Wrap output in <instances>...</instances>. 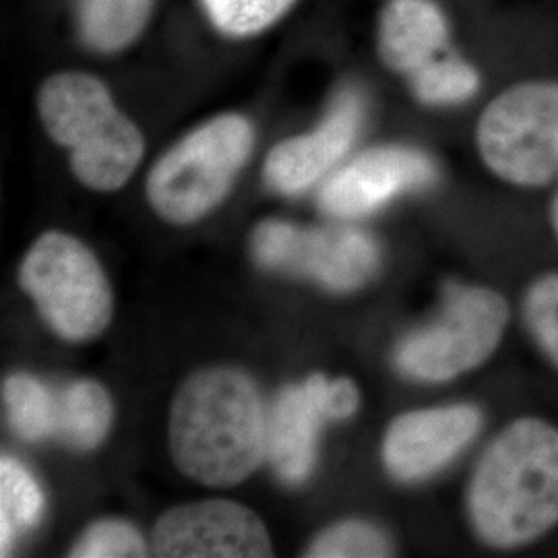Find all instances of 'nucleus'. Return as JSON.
<instances>
[{
  "instance_id": "obj_4",
  "label": "nucleus",
  "mask_w": 558,
  "mask_h": 558,
  "mask_svg": "<svg viewBox=\"0 0 558 558\" xmlns=\"http://www.w3.org/2000/svg\"><path fill=\"white\" fill-rule=\"evenodd\" d=\"M511 306L495 288L447 283L439 313L399 339L393 364L401 377L440 385L470 375L497 354Z\"/></svg>"
},
{
  "instance_id": "obj_22",
  "label": "nucleus",
  "mask_w": 558,
  "mask_h": 558,
  "mask_svg": "<svg viewBox=\"0 0 558 558\" xmlns=\"http://www.w3.org/2000/svg\"><path fill=\"white\" fill-rule=\"evenodd\" d=\"M221 34L246 38L260 34L292 7L294 0H201Z\"/></svg>"
},
{
  "instance_id": "obj_15",
  "label": "nucleus",
  "mask_w": 558,
  "mask_h": 558,
  "mask_svg": "<svg viewBox=\"0 0 558 558\" xmlns=\"http://www.w3.org/2000/svg\"><path fill=\"white\" fill-rule=\"evenodd\" d=\"M112 399L98 380H75L59 391L57 439L80 451H92L112 426Z\"/></svg>"
},
{
  "instance_id": "obj_5",
  "label": "nucleus",
  "mask_w": 558,
  "mask_h": 558,
  "mask_svg": "<svg viewBox=\"0 0 558 558\" xmlns=\"http://www.w3.org/2000/svg\"><path fill=\"white\" fill-rule=\"evenodd\" d=\"M255 133L239 114L205 122L163 154L147 177V199L161 220L193 223L218 207L253 151Z\"/></svg>"
},
{
  "instance_id": "obj_2",
  "label": "nucleus",
  "mask_w": 558,
  "mask_h": 558,
  "mask_svg": "<svg viewBox=\"0 0 558 558\" xmlns=\"http://www.w3.org/2000/svg\"><path fill=\"white\" fill-rule=\"evenodd\" d=\"M269 414L259 387L232 366L197 371L170 408V456L180 474L211 488L253 476L267 459Z\"/></svg>"
},
{
  "instance_id": "obj_14",
  "label": "nucleus",
  "mask_w": 558,
  "mask_h": 558,
  "mask_svg": "<svg viewBox=\"0 0 558 558\" xmlns=\"http://www.w3.org/2000/svg\"><path fill=\"white\" fill-rule=\"evenodd\" d=\"M449 23L435 0H389L380 11L377 48L383 64L414 75L447 54Z\"/></svg>"
},
{
  "instance_id": "obj_18",
  "label": "nucleus",
  "mask_w": 558,
  "mask_h": 558,
  "mask_svg": "<svg viewBox=\"0 0 558 558\" xmlns=\"http://www.w3.org/2000/svg\"><path fill=\"white\" fill-rule=\"evenodd\" d=\"M154 0H85L81 7L83 38L96 50L112 52L140 36Z\"/></svg>"
},
{
  "instance_id": "obj_9",
  "label": "nucleus",
  "mask_w": 558,
  "mask_h": 558,
  "mask_svg": "<svg viewBox=\"0 0 558 558\" xmlns=\"http://www.w3.org/2000/svg\"><path fill=\"white\" fill-rule=\"evenodd\" d=\"M360 391L350 379L311 375L279 393L267 424V461L286 484L311 478L319 456L320 428L327 422L352 418Z\"/></svg>"
},
{
  "instance_id": "obj_24",
  "label": "nucleus",
  "mask_w": 558,
  "mask_h": 558,
  "mask_svg": "<svg viewBox=\"0 0 558 558\" xmlns=\"http://www.w3.org/2000/svg\"><path fill=\"white\" fill-rule=\"evenodd\" d=\"M548 221H550V228L555 232V239L558 240V191L555 193V197L550 201V209H548Z\"/></svg>"
},
{
  "instance_id": "obj_16",
  "label": "nucleus",
  "mask_w": 558,
  "mask_h": 558,
  "mask_svg": "<svg viewBox=\"0 0 558 558\" xmlns=\"http://www.w3.org/2000/svg\"><path fill=\"white\" fill-rule=\"evenodd\" d=\"M11 430L27 442L52 439L59 430V391L34 375L17 373L2 385Z\"/></svg>"
},
{
  "instance_id": "obj_11",
  "label": "nucleus",
  "mask_w": 558,
  "mask_h": 558,
  "mask_svg": "<svg viewBox=\"0 0 558 558\" xmlns=\"http://www.w3.org/2000/svg\"><path fill=\"white\" fill-rule=\"evenodd\" d=\"M482 426L484 414L474 403H447L399 414L380 445L385 472L401 484L433 478L478 439Z\"/></svg>"
},
{
  "instance_id": "obj_7",
  "label": "nucleus",
  "mask_w": 558,
  "mask_h": 558,
  "mask_svg": "<svg viewBox=\"0 0 558 558\" xmlns=\"http://www.w3.org/2000/svg\"><path fill=\"white\" fill-rule=\"evenodd\" d=\"M20 281L41 319L66 341L98 338L112 320L114 299L100 260L75 236L41 234L21 263Z\"/></svg>"
},
{
  "instance_id": "obj_13",
  "label": "nucleus",
  "mask_w": 558,
  "mask_h": 558,
  "mask_svg": "<svg viewBox=\"0 0 558 558\" xmlns=\"http://www.w3.org/2000/svg\"><path fill=\"white\" fill-rule=\"evenodd\" d=\"M366 106L359 89H343L319 126L283 141L265 161V182L281 195H300L319 182L359 140Z\"/></svg>"
},
{
  "instance_id": "obj_8",
  "label": "nucleus",
  "mask_w": 558,
  "mask_h": 558,
  "mask_svg": "<svg viewBox=\"0 0 558 558\" xmlns=\"http://www.w3.org/2000/svg\"><path fill=\"white\" fill-rule=\"evenodd\" d=\"M260 267L319 281L333 292H354L379 274V240L356 228H299L286 221L259 223L251 239Z\"/></svg>"
},
{
  "instance_id": "obj_3",
  "label": "nucleus",
  "mask_w": 558,
  "mask_h": 558,
  "mask_svg": "<svg viewBox=\"0 0 558 558\" xmlns=\"http://www.w3.org/2000/svg\"><path fill=\"white\" fill-rule=\"evenodd\" d=\"M38 112L46 133L71 149V168L87 189L110 193L137 170L145 143L140 129L120 114L101 81L59 73L41 85Z\"/></svg>"
},
{
  "instance_id": "obj_21",
  "label": "nucleus",
  "mask_w": 558,
  "mask_h": 558,
  "mask_svg": "<svg viewBox=\"0 0 558 558\" xmlns=\"http://www.w3.org/2000/svg\"><path fill=\"white\" fill-rule=\"evenodd\" d=\"M304 555L308 558H385L396 555V546L377 523L345 519L323 530Z\"/></svg>"
},
{
  "instance_id": "obj_19",
  "label": "nucleus",
  "mask_w": 558,
  "mask_h": 558,
  "mask_svg": "<svg viewBox=\"0 0 558 558\" xmlns=\"http://www.w3.org/2000/svg\"><path fill=\"white\" fill-rule=\"evenodd\" d=\"M410 80L416 100L426 106H459L472 100L480 92V73L474 64L453 54H442L422 66Z\"/></svg>"
},
{
  "instance_id": "obj_20",
  "label": "nucleus",
  "mask_w": 558,
  "mask_h": 558,
  "mask_svg": "<svg viewBox=\"0 0 558 558\" xmlns=\"http://www.w3.org/2000/svg\"><path fill=\"white\" fill-rule=\"evenodd\" d=\"M521 323L539 356L558 373V271L527 283L521 296Z\"/></svg>"
},
{
  "instance_id": "obj_1",
  "label": "nucleus",
  "mask_w": 558,
  "mask_h": 558,
  "mask_svg": "<svg viewBox=\"0 0 558 558\" xmlns=\"http://www.w3.org/2000/svg\"><path fill=\"white\" fill-rule=\"evenodd\" d=\"M480 544L519 550L558 527V426L538 416L509 422L484 447L465 488Z\"/></svg>"
},
{
  "instance_id": "obj_10",
  "label": "nucleus",
  "mask_w": 558,
  "mask_h": 558,
  "mask_svg": "<svg viewBox=\"0 0 558 558\" xmlns=\"http://www.w3.org/2000/svg\"><path fill=\"white\" fill-rule=\"evenodd\" d=\"M160 558H267L274 546L265 523L248 507L228 499L177 505L151 536Z\"/></svg>"
},
{
  "instance_id": "obj_6",
  "label": "nucleus",
  "mask_w": 558,
  "mask_h": 558,
  "mask_svg": "<svg viewBox=\"0 0 558 558\" xmlns=\"http://www.w3.org/2000/svg\"><path fill=\"white\" fill-rule=\"evenodd\" d=\"M486 170L515 189L558 180V81H519L486 104L476 124Z\"/></svg>"
},
{
  "instance_id": "obj_17",
  "label": "nucleus",
  "mask_w": 558,
  "mask_h": 558,
  "mask_svg": "<svg viewBox=\"0 0 558 558\" xmlns=\"http://www.w3.org/2000/svg\"><path fill=\"white\" fill-rule=\"evenodd\" d=\"M44 513L40 484L9 456L0 459V555L7 557L21 532L34 527Z\"/></svg>"
},
{
  "instance_id": "obj_23",
  "label": "nucleus",
  "mask_w": 558,
  "mask_h": 558,
  "mask_svg": "<svg viewBox=\"0 0 558 558\" xmlns=\"http://www.w3.org/2000/svg\"><path fill=\"white\" fill-rule=\"evenodd\" d=\"M147 555L149 550L140 530L120 519L92 523L71 550V557L75 558H140Z\"/></svg>"
},
{
  "instance_id": "obj_12",
  "label": "nucleus",
  "mask_w": 558,
  "mask_h": 558,
  "mask_svg": "<svg viewBox=\"0 0 558 558\" xmlns=\"http://www.w3.org/2000/svg\"><path fill=\"white\" fill-rule=\"evenodd\" d=\"M439 179L435 160L408 145H383L362 151L320 189V209L354 220L383 209L401 195L424 191Z\"/></svg>"
}]
</instances>
